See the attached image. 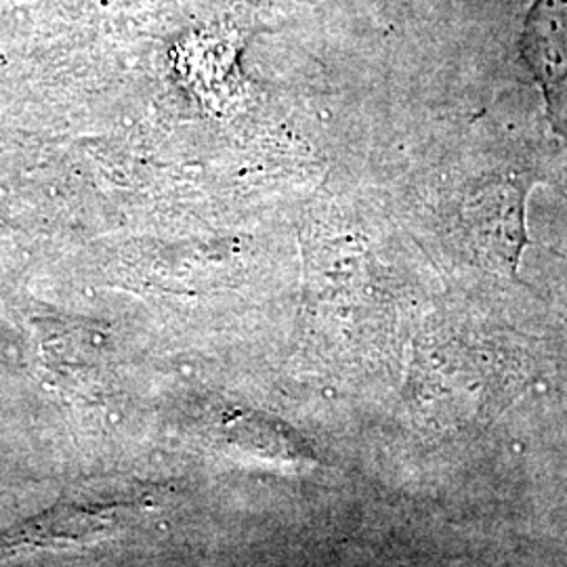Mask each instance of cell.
Returning <instances> with one entry per match:
<instances>
[{
    "instance_id": "1",
    "label": "cell",
    "mask_w": 567,
    "mask_h": 567,
    "mask_svg": "<svg viewBox=\"0 0 567 567\" xmlns=\"http://www.w3.org/2000/svg\"><path fill=\"white\" fill-rule=\"evenodd\" d=\"M163 498V486L154 482L133 477L95 480L63 496L55 507L0 532V555L102 543L137 524Z\"/></svg>"
},
{
    "instance_id": "2",
    "label": "cell",
    "mask_w": 567,
    "mask_h": 567,
    "mask_svg": "<svg viewBox=\"0 0 567 567\" xmlns=\"http://www.w3.org/2000/svg\"><path fill=\"white\" fill-rule=\"evenodd\" d=\"M524 196L526 189L522 187L498 185L466 204V224L471 225L473 246L482 257L511 267L517 265L527 243Z\"/></svg>"
},
{
    "instance_id": "3",
    "label": "cell",
    "mask_w": 567,
    "mask_h": 567,
    "mask_svg": "<svg viewBox=\"0 0 567 567\" xmlns=\"http://www.w3.org/2000/svg\"><path fill=\"white\" fill-rule=\"evenodd\" d=\"M522 58L553 105L567 89V0H534L522 34Z\"/></svg>"
},
{
    "instance_id": "4",
    "label": "cell",
    "mask_w": 567,
    "mask_h": 567,
    "mask_svg": "<svg viewBox=\"0 0 567 567\" xmlns=\"http://www.w3.org/2000/svg\"><path fill=\"white\" fill-rule=\"evenodd\" d=\"M231 444L240 447L246 454L257 458H274V461H286L292 454V446H282L280 440L271 435V431H265V426L250 425L244 429L231 431Z\"/></svg>"
}]
</instances>
